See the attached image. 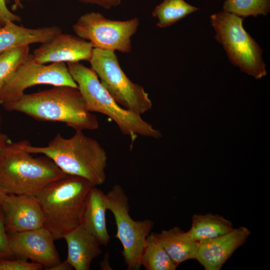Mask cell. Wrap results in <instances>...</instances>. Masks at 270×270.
<instances>
[{
  "mask_svg": "<svg viewBox=\"0 0 270 270\" xmlns=\"http://www.w3.org/2000/svg\"><path fill=\"white\" fill-rule=\"evenodd\" d=\"M198 10L184 0H164L154 8L152 16L158 20V27L166 28Z\"/></svg>",
  "mask_w": 270,
  "mask_h": 270,
  "instance_id": "21",
  "label": "cell"
},
{
  "mask_svg": "<svg viewBox=\"0 0 270 270\" xmlns=\"http://www.w3.org/2000/svg\"><path fill=\"white\" fill-rule=\"evenodd\" d=\"M140 24L138 18L126 20L108 19L98 12L80 16L72 26L76 34L89 42L93 48L130 53L132 37Z\"/></svg>",
  "mask_w": 270,
  "mask_h": 270,
  "instance_id": "9",
  "label": "cell"
},
{
  "mask_svg": "<svg viewBox=\"0 0 270 270\" xmlns=\"http://www.w3.org/2000/svg\"><path fill=\"white\" fill-rule=\"evenodd\" d=\"M38 84L78 88L66 63L40 64L30 54L0 92V104L18 100L26 89Z\"/></svg>",
  "mask_w": 270,
  "mask_h": 270,
  "instance_id": "10",
  "label": "cell"
},
{
  "mask_svg": "<svg viewBox=\"0 0 270 270\" xmlns=\"http://www.w3.org/2000/svg\"><path fill=\"white\" fill-rule=\"evenodd\" d=\"M22 1V0H26V1H32V0H21Z\"/></svg>",
  "mask_w": 270,
  "mask_h": 270,
  "instance_id": "33",
  "label": "cell"
},
{
  "mask_svg": "<svg viewBox=\"0 0 270 270\" xmlns=\"http://www.w3.org/2000/svg\"><path fill=\"white\" fill-rule=\"evenodd\" d=\"M6 195L5 191L0 188V206Z\"/></svg>",
  "mask_w": 270,
  "mask_h": 270,
  "instance_id": "31",
  "label": "cell"
},
{
  "mask_svg": "<svg viewBox=\"0 0 270 270\" xmlns=\"http://www.w3.org/2000/svg\"><path fill=\"white\" fill-rule=\"evenodd\" d=\"M243 20L225 11L210 16L215 38L222 46L229 60L241 71L260 78L266 74L262 50L244 29Z\"/></svg>",
  "mask_w": 270,
  "mask_h": 270,
  "instance_id": "6",
  "label": "cell"
},
{
  "mask_svg": "<svg viewBox=\"0 0 270 270\" xmlns=\"http://www.w3.org/2000/svg\"><path fill=\"white\" fill-rule=\"evenodd\" d=\"M108 210L112 213L117 228L116 238L122 246V256L128 270H138L146 238L154 222L149 219L136 221L129 214L128 199L123 188L115 184L106 194Z\"/></svg>",
  "mask_w": 270,
  "mask_h": 270,
  "instance_id": "8",
  "label": "cell"
},
{
  "mask_svg": "<svg viewBox=\"0 0 270 270\" xmlns=\"http://www.w3.org/2000/svg\"><path fill=\"white\" fill-rule=\"evenodd\" d=\"M89 62L102 85L121 106L140 115L152 108L148 94L128 77L115 51L94 48Z\"/></svg>",
  "mask_w": 270,
  "mask_h": 270,
  "instance_id": "7",
  "label": "cell"
},
{
  "mask_svg": "<svg viewBox=\"0 0 270 270\" xmlns=\"http://www.w3.org/2000/svg\"><path fill=\"white\" fill-rule=\"evenodd\" d=\"M8 234L14 256L38 262L45 270L61 262L54 240L44 227Z\"/></svg>",
  "mask_w": 270,
  "mask_h": 270,
  "instance_id": "11",
  "label": "cell"
},
{
  "mask_svg": "<svg viewBox=\"0 0 270 270\" xmlns=\"http://www.w3.org/2000/svg\"><path fill=\"white\" fill-rule=\"evenodd\" d=\"M8 142L9 139L8 136L0 132V150Z\"/></svg>",
  "mask_w": 270,
  "mask_h": 270,
  "instance_id": "30",
  "label": "cell"
},
{
  "mask_svg": "<svg viewBox=\"0 0 270 270\" xmlns=\"http://www.w3.org/2000/svg\"><path fill=\"white\" fill-rule=\"evenodd\" d=\"M234 228L232 223L223 216L207 213L194 214L191 227L186 232L189 237L198 242L224 235Z\"/></svg>",
  "mask_w": 270,
  "mask_h": 270,
  "instance_id": "19",
  "label": "cell"
},
{
  "mask_svg": "<svg viewBox=\"0 0 270 270\" xmlns=\"http://www.w3.org/2000/svg\"><path fill=\"white\" fill-rule=\"evenodd\" d=\"M9 112L24 114L38 121L58 122L76 131L99 128L97 117L90 112L78 88L56 86L2 104Z\"/></svg>",
  "mask_w": 270,
  "mask_h": 270,
  "instance_id": "1",
  "label": "cell"
},
{
  "mask_svg": "<svg viewBox=\"0 0 270 270\" xmlns=\"http://www.w3.org/2000/svg\"><path fill=\"white\" fill-rule=\"evenodd\" d=\"M156 236L172 261L178 266L190 260H196L198 242L178 227L163 230Z\"/></svg>",
  "mask_w": 270,
  "mask_h": 270,
  "instance_id": "18",
  "label": "cell"
},
{
  "mask_svg": "<svg viewBox=\"0 0 270 270\" xmlns=\"http://www.w3.org/2000/svg\"><path fill=\"white\" fill-rule=\"evenodd\" d=\"M30 45L8 50L0 54V92L30 54Z\"/></svg>",
  "mask_w": 270,
  "mask_h": 270,
  "instance_id": "22",
  "label": "cell"
},
{
  "mask_svg": "<svg viewBox=\"0 0 270 270\" xmlns=\"http://www.w3.org/2000/svg\"><path fill=\"white\" fill-rule=\"evenodd\" d=\"M108 206L106 194L96 186H93L88 196L82 222L100 244L106 246L110 240L106 220Z\"/></svg>",
  "mask_w": 270,
  "mask_h": 270,
  "instance_id": "17",
  "label": "cell"
},
{
  "mask_svg": "<svg viewBox=\"0 0 270 270\" xmlns=\"http://www.w3.org/2000/svg\"><path fill=\"white\" fill-rule=\"evenodd\" d=\"M224 11L238 16L267 14L270 10V0H226Z\"/></svg>",
  "mask_w": 270,
  "mask_h": 270,
  "instance_id": "23",
  "label": "cell"
},
{
  "mask_svg": "<svg viewBox=\"0 0 270 270\" xmlns=\"http://www.w3.org/2000/svg\"><path fill=\"white\" fill-rule=\"evenodd\" d=\"M6 3H10L11 1H12L13 4L12 6V10H16L18 8H22V4L21 0H6Z\"/></svg>",
  "mask_w": 270,
  "mask_h": 270,
  "instance_id": "29",
  "label": "cell"
},
{
  "mask_svg": "<svg viewBox=\"0 0 270 270\" xmlns=\"http://www.w3.org/2000/svg\"><path fill=\"white\" fill-rule=\"evenodd\" d=\"M250 234L248 228L240 226L220 236L198 242L196 260L205 270H220Z\"/></svg>",
  "mask_w": 270,
  "mask_h": 270,
  "instance_id": "14",
  "label": "cell"
},
{
  "mask_svg": "<svg viewBox=\"0 0 270 270\" xmlns=\"http://www.w3.org/2000/svg\"><path fill=\"white\" fill-rule=\"evenodd\" d=\"M69 72L81 93L88 110L112 119L122 133L133 142L138 136L158 139L161 132L140 114L119 104L102 85L96 72L80 62H68Z\"/></svg>",
  "mask_w": 270,
  "mask_h": 270,
  "instance_id": "5",
  "label": "cell"
},
{
  "mask_svg": "<svg viewBox=\"0 0 270 270\" xmlns=\"http://www.w3.org/2000/svg\"><path fill=\"white\" fill-rule=\"evenodd\" d=\"M0 210L8 234L43 227L44 213L36 196L7 194Z\"/></svg>",
  "mask_w": 270,
  "mask_h": 270,
  "instance_id": "12",
  "label": "cell"
},
{
  "mask_svg": "<svg viewBox=\"0 0 270 270\" xmlns=\"http://www.w3.org/2000/svg\"><path fill=\"white\" fill-rule=\"evenodd\" d=\"M24 149L32 154H42L50 158L64 173L82 177L96 186L104 183L108 156L96 140L76 131L70 138L60 133L46 146H34L28 142Z\"/></svg>",
  "mask_w": 270,
  "mask_h": 270,
  "instance_id": "2",
  "label": "cell"
},
{
  "mask_svg": "<svg viewBox=\"0 0 270 270\" xmlns=\"http://www.w3.org/2000/svg\"><path fill=\"white\" fill-rule=\"evenodd\" d=\"M64 238L68 246L66 260L76 270H89L92 260L102 252L97 239L82 224Z\"/></svg>",
  "mask_w": 270,
  "mask_h": 270,
  "instance_id": "15",
  "label": "cell"
},
{
  "mask_svg": "<svg viewBox=\"0 0 270 270\" xmlns=\"http://www.w3.org/2000/svg\"><path fill=\"white\" fill-rule=\"evenodd\" d=\"M86 4H96L106 10L119 6L122 0H76Z\"/></svg>",
  "mask_w": 270,
  "mask_h": 270,
  "instance_id": "27",
  "label": "cell"
},
{
  "mask_svg": "<svg viewBox=\"0 0 270 270\" xmlns=\"http://www.w3.org/2000/svg\"><path fill=\"white\" fill-rule=\"evenodd\" d=\"M1 124H2V118H1V116L0 115V128H1Z\"/></svg>",
  "mask_w": 270,
  "mask_h": 270,
  "instance_id": "32",
  "label": "cell"
},
{
  "mask_svg": "<svg viewBox=\"0 0 270 270\" xmlns=\"http://www.w3.org/2000/svg\"><path fill=\"white\" fill-rule=\"evenodd\" d=\"M28 142H9L0 150V188L7 194L36 196L68 175L48 156L35 158L24 150Z\"/></svg>",
  "mask_w": 270,
  "mask_h": 270,
  "instance_id": "3",
  "label": "cell"
},
{
  "mask_svg": "<svg viewBox=\"0 0 270 270\" xmlns=\"http://www.w3.org/2000/svg\"><path fill=\"white\" fill-rule=\"evenodd\" d=\"M74 269L72 266L70 264L68 261L66 259L64 261L62 262H60V263L50 267L46 270H72Z\"/></svg>",
  "mask_w": 270,
  "mask_h": 270,
  "instance_id": "28",
  "label": "cell"
},
{
  "mask_svg": "<svg viewBox=\"0 0 270 270\" xmlns=\"http://www.w3.org/2000/svg\"><path fill=\"white\" fill-rule=\"evenodd\" d=\"M62 32L58 26L28 28L9 22L0 28V54L10 49L35 43H44Z\"/></svg>",
  "mask_w": 270,
  "mask_h": 270,
  "instance_id": "16",
  "label": "cell"
},
{
  "mask_svg": "<svg viewBox=\"0 0 270 270\" xmlns=\"http://www.w3.org/2000/svg\"><path fill=\"white\" fill-rule=\"evenodd\" d=\"M140 262L146 270H175L178 267L154 232H150L146 238Z\"/></svg>",
  "mask_w": 270,
  "mask_h": 270,
  "instance_id": "20",
  "label": "cell"
},
{
  "mask_svg": "<svg viewBox=\"0 0 270 270\" xmlns=\"http://www.w3.org/2000/svg\"><path fill=\"white\" fill-rule=\"evenodd\" d=\"M93 49L89 42L77 36L62 32L42 44L32 54L34 60L42 64L89 62Z\"/></svg>",
  "mask_w": 270,
  "mask_h": 270,
  "instance_id": "13",
  "label": "cell"
},
{
  "mask_svg": "<svg viewBox=\"0 0 270 270\" xmlns=\"http://www.w3.org/2000/svg\"><path fill=\"white\" fill-rule=\"evenodd\" d=\"M8 234L6 232L2 213L0 210V258H13Z\"/></svg>",
  "mask_w": 270,
  "mask_h": 270,
  "instance_id": "25",
  "label": "cell"
},
{
  "mask_svg": "<svg viewBox=\"0 0 270 270\" xmlns=\"http://www.w3.org/2000/svg\"><path fill=\"white\" fill-rule=\"evenodd\" d=\"M93 186L82 177L68 174L50 183L36 195L44 213L43 227L54 240L64 238L82 224Z\"/></svg>",
  "mask_w": 270,
  "mask_h": 270,
  "instance_id": "4",
  "label": "cell"
},
{
  "mask_svg": "<svg viewBox=\"0 0 270 270\" xmlns=\"http://www.w3.org/2000/svg\"><path fill=\"white\" fill-rule=\"evenodd\" d=\"M43 268L38 262H29L22 258H0V270H40Z\"/></svg>",
  "mask_w": 270,
  "mask_h": 270,
  "instance_id": "24",
  "label": "cell"
},
{
  "mask_svg": "<svg viewBox=\"0 0 270 270\" xmlns=\"http://www.w3.org/2000/svg\"><path fill=\"white\" fill-rule=\"evenodd\" d=\"M22 18L12 12L7 7L6 0H0V28L9 22H20Z\"/></svg>",
  "mask_w": 270,
  "mask_h": 270,
  "instance_id": "26",
  "label": "cell"
}]
</instances>
